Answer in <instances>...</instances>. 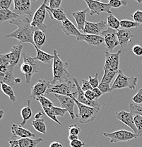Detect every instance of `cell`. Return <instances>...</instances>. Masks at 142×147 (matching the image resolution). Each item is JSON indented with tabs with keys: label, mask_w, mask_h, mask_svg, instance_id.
<instances>
[{
	"label": "cell",
	"mask_w": 142,
	"mask_h": 147,
	"mask_svg": "<svg viewBox=\"0 0 142 147\" xmlns=\"http://www.w3.org/2000/svg\"><path fill=\"white\" fill-rule=\"evenodd\" d=\"M31 21L28 16H26L24 19L11 20L9 21V24L16 26L17 29L4 37L15 38L19 40L20 42H28L35 46L33 42V34L36 29L32 27Z\"/></svg>",
	"instance_id": "cell-1"
},
{
	"label": "cell",
	"mask_w": 142,
	"mask_h": 147,
	"mask_svg": "<svg viewBox=\"0 0 142 147\" xmlns=\"http://www.w3.org/2000/svg\"><path fill=\"white\" fill-rule=\"evenodd\" d=\"M53 53L55 58L52 62L53 78L51 85H54L57 83L68 82V79L70 76V74L68 71V62H64L61 59L57 50L55 49Z\"/></svg>",
	"instance_id": "cell-2"
},
{
	"label": "cell",
	"mask_w": 142,
	"mask_h": 147,
	"mask_svg": "<svg viewBox=\"0 0 142 147\" xmlns=\"http://www.w3.org/2000/svg\"><path fill=\"white\" fill-rule=\"evenodd\" d=\"M22 55L24 62L21 64L20 69L21 73L25 76L26 83L29 84L31 82L33 75L40 71L39 65L37 61L35 60L34 58L30 56L29 52H24Z\"/></svg>",
	"instance_id": "cell-3"
},
{
	"label": "cell",
	"mask_w": 142,
	"mask_h": 147,
	"mask_svg": "<svg viewBox=\"0 0 142 147\" xmlns=\"http://www.w3.org/2000/svg\"><path fill=\"white\" fill-rule=\"evenodd\" d=\"M47 94H53L61 95V96H69V97H74L77 98L78 91L76 89V84H73L72 82L68 81V82L57 83V84L51 85V86L47 90Z\"/></svg>",
	"instance_id": "cell-4"
},
{
	"label": "cell",
	"mask_w": 142,
	"mask_h": 147,
	"mask_svg": "<svg viewBox=\"0 0 142 147\" xmlns=\"http://www.w3.org/2000/svg\"><path fill=\"white\" fill-rule=\"evenodd\" d=\"M74 99L75 100L76 105L78 107V110H79V113L76 115V117L79 118V123L85 124L94 121L100 110L83 105V104L79 102L75 98H74Z\"/></svg>",
	"instance_id": "cell-5"
},
{
	"label": "cell",
	"mask_w": 142,
	"mask_h": 147,
	"mask_svg": "<svg viewBox=\"0 0 142 147\" xmlns=\"http://www.w3.org/2000/svg\"><path fill=\"white\" fill-rule=\"evenodd\" d=\"M138 78L133 76H127L125 74L122 70H119L117 76L113 84L111 86L112 90L122 89V88H128L131 90H134L137 87Z\"/></svg>",
	"instance_id": "cell-6"
},
{
	"label": "cell",
	"mask_w": 142,
	"mask_h": 147,
	"mask_svg": "<svg viewBox=\"0 0 142 147\" xmlns=\"http://www.w3.org/2000/svg\"><path fill=\"white\" fill-rule=\"evenodd\" d=\"M50 1H44L42 5L36 10L34 13L33 20L31 21L32 27L36 30H40L45 32L47 30V26L45 24V20L46 18V4H48Z\"/></svg>",
	"instance_id": "cell-7"
},
{
	"label": "cell",
	"mask_w": 142,
	"mask_h": 147,
	"mask_svg": "<svg viewBox=\"0 0 142 147\" xmlns=\"http://www.w3.org/2000/svg\"><path fill=\"white\" fill-rule=\"evenodd\" d=\"M103 136L105 137L110 138V142L111 144L118 143L121 142H129L138 137L137 134L126 129H120L112 133L104 132Z\"/></svg>",
	"instance_id": "cell-8"
},
{
	"label": "cell",
	"mask_w": 142,
	"mask_h": 147,
	"mask_svg": "<svg viewBox=\"0 0 142 147\" xmlns=\"http://www.w3.org/2000/svg\"><path fill=\"white\" fill-rule=\"evenodd\" d=\"M117 33V30L108 28V29L102 32L101 35H100V36L104 38L106 51L109 52V53H112L114 49L118 45H120Z\"/></svg>",
	"instance_id": "cell-9"
},
{
	"label": "cell",
	"mask_w": 142,
	"mask_h": 147,
	"mask_svg": "<svg viewBox=\"0 0 142 147\" xmlns=\"http://www.w3.org/2000/svg\"><path fill=\"white\" fill-rule=\"evenodd\" d=\"M122 51L119 50L115 53H111L105 51V61L103 70H110L112 71H118L120 68V57Z\"/></svg>",
	"instance_id": "cell-10"
},
{
	"label": "cell",
	"mask_w": 142,
	"mask_h": 147,
	"mask_svg": "<svg viewBox=\"0 0 142 147\" xmlns=\"http://www.w3.org/2000/svg\"><path fill=\"white\" fill-rule=\"evenodd\" d=\"M88 8L90 10V16L94 15H100L101 13H108L109 14H112L111 7L109 4L101 2L99 1H93V0H85Z\"/></svg>",
	"instance_id": "cell-11"
},
{
	"label": "cell",
	"mask_w": 142,
	"mask_h": 147,
	"mask_svg": "<svg viewBox=\"0 0 142 147\" xmlns=\"http://www.w3.org/2000/svg\"><path fill=\"white\" fill-rule=\"evenodd\" d=\"M13 11L19 16L27 15L28 17H33L31 11V1L30 0H14Z\"/></svg>",
	"instance_id": "cell-12"
},
{
	"label": "cell",
	"mask_w": 142,
	"mask_h": 147,
	"mask_svg": "<svg viewBox=\"0 0 142 147\" xmlns=\"http://www.w3.org/2000/svg\"><path fill=\"white\" fill-rule=\"evenodd\" d=\"M50 86H51V82L42 79H39L31 88V93L30 97L36 100L39 96H44Z\"/></svg>",
	"instance_id": "cell-13"
},
{
	"label": "cell",
	"mask_w": 142,
	"mask_h": 147,
	"mask_svg": "<svg viewBox=\"0 0 142 147\" xmlns=\"http://www.w3.org/2000/svg\"><path fill=\"white\" fill-rule=\"evenodd\" d=\"M23 48H24L23 43L22 42H19L17 45H13V47H11L9 53L5 54L11 67L15 68V67L18 65L20 59H21V55H23Z\"/></svg>",
	"instance_id": "cell-14"
},
{
	"label": "cell",
	"mask_w": 142,
	"mask_h": 147,
	"mask_svg": "<svg viewBox=\"0 0 142 147\" xmlns=\"http://www.w3.org/2000/svg\"><path fill=\"white\" fill-rule=\"evenodd\" d=\"M54 96H55L56 98L58 99L61 107L67 110L71 119H75L76 115L74 114V105H76V102L74 98L57 94H55Z\"/></svg>",
	"instance_id": "cell-15"
},
{
	"label": "cell",
	"mask_w": 142,
	"mask_h": 147,
	"mask_svg": "<svg viewBox=\"0 0 142 147\" xmlns=\"http://www.w3.org/2000/svg\"><path fill=\"white\" fill-rule=\"evenodd\" d=\"M108 26L107 23L104 21H100L97 23L90 22V21H86L85 25L83 30V33L85 34L90 35H96V36H100L101 33L106 30V28Z\"/></svg>",
	"instance_id": "cell-16"
},
{
	"label": "cell",
	"mask_w": 142,
	"mask_h": 147,
	"mask_svg": "<svg viewBox=\"0 0 142 147\" xmlns=\"http://www.w3.org/2000/svg\"><path fill=\"white\" fill-rule=\"evenodd\" d=\"M115 117L118 120H120L125 125L132 129L134 133L137 134L138 131H137V127L134 123V115L132 113L125 111V110H122V111L117 112L115 113Z\"/></svg>",
	"instance_id": "cell-17"
},
{
	"label": "cell",
	"mask_w": 142,
	"mask_h": 147,
	"mask_svg": "<svg viewBox=\"0 0 142 147\" xmlns=\"http://www.w3.org/2000/svg\"><path fill=\"white\" fill-rule=\"evenodd\" d=\"M73 81H74V83L76 84V89H77L78 91V97H77V100L79 101L81 103L83 104V105H88V106L93 107V108H97V109H100L101 108V104L99 102L98 100H95L94 101H90L87 100L85 97V93L84 91L81 89V87L79 86V83L78 79L76 78H74L73 79Z\"/></svg>",
	"instance_id": "cell-18"
},
{
	"label": "cell",
	"mask_w": 142,
	"mask_h": 147,
	"mask_svg": "<svg viewBox=\"0 0 142 147\" xmlns=\"http://www.w3.org/2000/svg\"><path fill=\"white\" fill-rule=\"evenodd\" d=\"M76 40L84 41L87 44L92 46H100L103 42H105V39L101 36L96 35H90L81 33L79 37L76 38Z\"/></svg>",
	"instance_id": "cell-19"
},
{
	"label": "cell",
	"mask_w": 142,
	"mask_h": 147,
	"mask_svg": "<svg viewBox=\"0 0 142 147\" xmlns=\"http://www.w3.org/2000/svg\"><path fill=\"white\" fill-rule=\"evenodd\" d=\"M12 134V138L19 137L20 139H25V138H32L33 139L36 137V134H33L30 131L25 129L24 127H21V125H16V124H13L11 127Z\"/></svg>",
	"instance_id": "cell-20"
},
{
	"label": "cell",
	"mask_w": 142,
	"mask_h": 147,
	"mask_svg": "<svg viewBox=\"0 0 142 147\" xmlns=\"http://www.w3.org/2000/svg\"><path fill=\"white\" fill-rule=\"evenodd\" d=\"M61 29L63 31V33L67 36H75L76 38L81 34L79 29L75 26V25L69 19H67L66 21L62 23Z\"/></svg>",
	"instance_id": "cell-21"
},
{
	"label": "cell",
	"mask_w": 142,
	"mask_h": 147,
	"mask_svg": "<svg viewBox=\"0 0 142 147\" xmlns=\"http://www.w3.org/2000/svg\"><path fill=\"white\" fill-rule=\"evenodd\" d=\"M117 38H118L120 46L122 48L127 47L128 43L131 41V39L134 38V35L132 32L126 29H119L117 33Z\"/></svg>",
	"instance_id": "cell-22"
},
{
	"label": "cell",
	"mask_w": 142,
	"mask_h": 147,
	"mask_svg": "<svg viewBox=\"0 0 142 147\" xmlns=\"http://www.w3.org/2000/svg\"><path fill=\"white\" fill-rule=\"evenodd\" d=\"M89 9H84L82 11H78L72 13V16L75 19L76 22V25H77V28L79 30H81L83 31L84 30V27L86 23V13L88 11Z\"/></svg>",
	"instance_id": "cell-23"
},
{
	"label": "cell",
	"mask_w": 142,
	"mask_h": 147,
	"mask_svg": "<svg viewBox=\"0 0 142 147\" xmlns=\"http://www.w3.org/2000/svg\"><path fill=\"white\" fill-rule=\"evenodd\" d=\"M47 4H49V3L46 4V9L47 11L48 12L49 15H50V17L51 19L57 20V21H62V22H63V21L68 19L66 14H65V11H64L63 9L60 8L58 9H53L50 8V7H49Z\"/></svg>",
	"instance_id": "cell-24"
},
{
	"label": "cell",
	"mask_w": 142,
	"mask_h": 147,
	"mask_svg": "<svg viewBox=\"0 0 142 147\" xmlns=\"http://www.w3.org/2000/svg\"><path fill=\"white\" fill-rule=\"evenodd\" d=\"M13 67H10L9 69L4 73H0V80L1 83H4L6 84H8L10 86L13 87L14 84H16L15 80L16 78L13 76Z\"/></svg>",
	"instance_id": "cell-25"
},
{
	"label": "cell",
	"mask_w": 142,
	"mask_h": 147,
	"mask_svg": "<svg viewBox=\"0 0 142 147\" xmlns=\"http://www.w3.org/2000/svg\"><path fill=\"white\" fill-rule=\"evenodd\" d=\"M34 47L36 48V52H37L36 56L35 57H33L36 61H40V62L45 64H50L51 63L52 61L54 60V55L49 54V53H46V52L42 51L41 49L38 48L37 47Z\"/></svg>",
	"instance_id": "cell-26"
},
{
	"label": "cell",
	"mask_w": 142,
	"mask_h": 147,
	"mask_svg": "<svg viewBox=\"0 0 142 147\" xmlns=\"http://www.w3.org/2000/svg\"><path fill=\"white\" fill-rule=\"evenodd\" d=\"M33 42L35 46L40 49L46 42V35L45 32L40 30H36L33 34Z\"/></svg>",
	"instance_id": "cell-27"
},
{
	"label": "cell",
	"mask_w": 142,
	"mask_h": 147,
	"mask_svg": "<svg viewBox=\"0 0 142 147\" xmlns=\"http://www.w3.org/2000/svg\"><path fill=\"white\" fill-rule=\"evenodd\" d=\"M27 102H28V105L23 108L21 110V115L23 119L22 122L20 123V125L21 127H24V125H26L27 122L33 116V110H32L31 108H30V101L28 100Z\"/></svg>",
	"instance_id": "cell-28"
},
{
	"label": "cell",
	"mask_w": 142,
	"mask_h": 147,
	"mask_svg": "<svg viewBox=\"0 0 142 147\" xmlns=\"http://www.w3.org/2000/svg\"><path fill=\"white\" fill-rule=\"evenodd\" d=\"M21 147H37L40 143L43 141L42 138L32 139V138H25V139H17Z\"/></svg>",
	"instance_id": "cell-29"
},
{
	"label": "cell",
	"mask_w": 142,
	"mask_h": 147,
	"mask_svg": "<svg viewBox=\"0 0 142 147\" xmlns=\"http://www.w3.org/2000/svg\"><path fill=\"white\" fill-rule=\"evenodd\" d=\"M20 16L15 13L13 11L10 9H0V21L1 23L6 21H11V20L18 19Z\"/></svg>",
	"instance_id": "cell-30"
},
{
	"label": "cell",
	"mask_w": 142,
	"mask_h": 147,
	"mask_svg": "<svg viewBox=\"0 0 142 147\" xmlns=\"http://www.w3.org/2000/svg\"><path fill=\"white\" fill-rule=\"evenodd\" d=\"M32 126L33 128L38 131V132L41 133V134H47V127L45 125V120L44 119H34L31 122Z\"/></svg>",
	"instance_id": "cell-31"
},
{
	"label": "cell",
	"mask_w": 142,
	"mask_h": 147,
	"mask_svg": "<svg viewBox=\"0 0 142 147\" xmlns=\"http://www.w3.org/2000/svg\"><path fill=\"white\" fill-rule=\"evenodd\" d=\"M1 91H2L4 94L7 95L12 102H16V99L17 98H16V95H15L14 91H13L11 86H10L8 84H4V83H1Z\"/></svg>",
	"instance_id": "cell-32"
},
{
	"label": "cell",
	"mask_w": 142,
	"mask_h": 147,
	"mask_svg": "<svg viewBox=\"0 0 142 147\" xmlns=\"http://www.w3.org/2000/svg\"><path fill=\"white\" fill-rule=\"evenodd\" d=\"M107 25L110 28L114 29V30H119V28L120 27V21L114 16L113 14H109L107 17Z\"/></svg>",
	"instance_id": "cell-33"
},
{
	"label": "cell",
	"mask_w": 142,
	"mask_h": 147,
	"mask_svg": "<svg viewBox=\"0 0 142 147\" xmlns=\"http://www.w3.org/2000/svg\"><path fill=\"white\" fill-rule=\"evenodd\" d=\"M140 24H137L135 21H130V20L123 19L120 21V28L122 29H126L129 30V28H139Z\"/></svg>",
	"instance_id": "cell-34"
},
{
	"label": "cell",
	"mask_w": 142,
	"mask_h": 147,
	"mask_svg": "<svg viewBox=\"0 0 142 147\" xmlns=\"http://www.w3.org/2000/svg\"><path fill=\"white\" fill-rule=\"evenodd\" d=\"M118 71H112L110 70H104V74H103V78H102L101 82L106 83V84H110L112 79H114L116 74H118Z\"/></svg>",
	"instance_id": "cell-35"
},
{
	"label": "cell",
	"mask_w": 142,
	"mask_h": 147,
	"mask_svg": "<svg viewBox=\"0 0 142 147\" xmlns=\"http://www.w3.org/2000/svg\"><path fill=\"white\" fill-rule=\"evenodd\" d=\"M36 100L38 101V102L40 103L42 108H51V107L54 106V104L52 102L51 100L49 98H47V97H45V96H41L38 97L36 99Z\"/></svg>",
	"instance_id": "cell-36"
},
{
	"label": "cell",
	"mask_w": 142,
	"mask_h": 147,
	"mask_svg": "<svg viewBox=\"0 0 142 147\" xmlns=\"http://www.w3.org/2000/svg\"><path fill=\"white\" fill-rule=\"evenodd\" d=\"M134 123H135L137 131H138L137 137H142V117L141 115H134Z\"/></svg>",
	"instance_id": "cell-37"
},
{
	"label": "cell",
	"mask_w": 142,
	"mask_h": 147,
	"mask_svg": "<svg viewBox=\"0 0 142 147\" xmlns=\"http://www.w3.org/2000/svg\"><path fill=\"white\" fill-rule=\"evenodd\" d=\"M42 110H43L44 113L46 115L47 117H50L52 120H53V121H55V122H57L59 125L62 126V123H61V122L58 120V119L57 118V116H56V115L53 113L52 110L51 108H42Z\"/></svg>",
	"instance_id": "cell-38"
},
{
	"label": "cell",
	"mask_w": 142,
	"mask_h": 147,
	"mask_svg": "<svg viewBox=\"0 0 142 147\" xmlns=\"http://www.w3.org/2000/svg\"><path fill=\"white\" fill-rule=\"evenodd\" d=\"M111 8L117 9L123 6L127 5L128 2L126 0H110L108 2Z\"/></svg>",
	"instance_id": "cell-39"
},
{
	"label": "cell",
	"mask_w": 142,
	"mask_h": 147,
	"mask_svg": "<svg viewBox=\"0 0 142 147\" xmlns=\"http://www.w3.org/2000/svg\"><path fill=\"white\" fill-rule=\"evenodd\" d=\"M129 107L130 113H132L134 115H139L142 117V106H140V105H137L135 103H131L129 104Z\"/></svg>",
	"instance_id": "cell-40"
},
{
	"label": "cell",
	"mask_w": 142,
	"mask_h": 147,
	"mask_svg": "<svg viewBox=\"0 0 142 147\" xmlns=\"http://www.w3.org/2000/svg\"><path fill=\"white\" fill-rule=\"evenodd\" d=\"M51 108L57 117V116L58 117H63L67 113V110H65V108H62V107H57L54 105V106L51 107Z\"/></svg>",
	"instance_id": "cell-41"
},
{
	"label": "cell",
	"mask_w": 142,
	"mask_h": 147,
	"mask_svg": "<svg viewBox=\"0 0 142 147\" xmlns=\"http://www.w3.org/2000/svg\"><path fill=\"white\" fill-rule=\"evenodd\" d=\"M98 88L101 91L103 94H105V93H111L112 91V88H111L110 84H106V83L104 82H100V84L98 86Z\"/></svg>",
	"instance_id": "cell-42"
},
{
	"label": "cell",
	"mask_w": 142,
	"mask_h": 147,
	"mask_svg": "<svg viewBox=\"0 0 142 147\" xmlns=\"http://www.w3.org/2000/svg\"><path fill=\"white\" fill-rule=\"evenodd\" d=\"M131 17L133 18L134 21H135L137 24H142V11H136L133 14L131 15Z\"/></svg>",
	"instance_id": "cell-43"
},
{
	"label": "cell",
	"mask_w": 142,
	"mask_h": 147,
	"mask_svg": "<svg viewBox=\"0 0 142 147\" xmlns=\"http://www.w3.org/2000/svg\"><path fill=\"white\" fill-rule=\"evenodd\" d=\"M68 130L69 134H72V135L78 136L79 134V133L81 132V128L77 125H76V124L70 125L68 127Z\"/></svg>",
	"instance_id": "cell-44"
},
{
	"label": "cell",
	"mask_w": 142,
	"mask_h": 147,
	"mask_svg": "<svg viewBox=\"0 0 142 147\" xmlns=\"http://www.w3.org/2000/svg\"><path fill=\"white\" fill-rule=\"evenodd\" d=\"M88 78H89L90 84H91L93 88H98V86L99 84H100V83L98 82V74L96 73L94 77H92L91 75H89V76H88Z\"/></svg>",
	"instance_id": "cell-45"
},
{
	"label": "cell",
	"mask_w": 142,
	"mask_h": 147,
	"mask_svg": "<svg viewBox=\"0 0 142 147\" xmlns=\"http://www.w3.org/2000/svg\"><path fill=\"white\" fill-rule=\"evenodd\" d=\"M62 3V0H50V2H49L48 7L53 9H60V6Z\"/></svg>",
	"instance_id": "cell-46"
},
{
	"label": "cell",
	"mask_w": 142,
	"mask_h": 147,
	"mask_svg": "<svg viewBox=\"0 0 142 147\" xmlns=\"http://www.w3.org/2000/svg\"><path fill=\"white\" fill-rule=\"evenodd\" d=\"M132 100L137 105L142 103V88H140L138 93L132 98Z\"/></svg>",
	"instance_id": "cell-47"
},
{
	"label": "cell",
	"mask_w": 142,
	"mask_h": 147,
	"mask_svg": "<svg viewBox=\"0 0 142 147\" xmlns=\"http://www.w3.org/2000/svg\"><path fill=\"white\" fill-rule=\"evenodd\" d=\"M12 2H13L12 0H0V9H9Z\"/></svg>",
	"instance_id": "cell-48"
},
{
	"label": "cell",
	"mask_w": 142,
	"mask_h": 147,
	"mask_svg": "<svg viewBox=\"0 0 142 147\" xmlns=\"http://www.w3.org/2000/svg\"><path fill=\"white\" fill-rule=\"evenodd\" d=\"M82 86H81V89L83 90V91L85 92L87 91H89V90H93V87L91 86V84H90L89 81H87L85 79H82Z\"/></svg>",
	"instance_id": "cell-49"
},
{
	"label": "cell",
	"mask_w": 142,
	"mask_h": 147,
	"mask_svg": "<svg viewBox=\"0 0 142 147\" xmlns=\"http://www.w3.org/2000/svg\"><path fill=\"white\" fill-rule=\"evenodd\" d=\"M69 145L71 147H83L85 146V143L79 139H78L72 141V142H70Z\"/></svg>",
	"instance_id": "cell-50"
},
{
	"label": "cell",
	"mask_w": 142,
	"mask_h": 147,
	"mask_svg": "<svg viewBox=\"0 0 142 147\" xmlns=\"http://www.w3.org/2000/svg\"><path fill=\"white\" fill-rule=\"evenodd\" d=\"M132 52L136 56H142V47L139 45H136L132 47Z\"/></svg>",
	"instance_id": "cell-51"
},
{
	"label": "cell",
	"mask_w": 142,
	"mask_h": 147,
	"mask_svg": "<svg viewBox=\"0 0 142 147\" xmlns=\"http://www.w3.org/2000/svg\"><path fill=\"white\" fill-rule=\"evenodd\" d=\"M85 93V97L87 100H90V101H94L95 100H96V97L94 96V93L93 92V90H89V91H87L84 92Z\"/></svg>",
	"instance_id": "cell-52"
},
{
	"label": "cell",
	"mask_w": 142,
	"mask_h": 147,
	"mask_svg": "<svg viewBox=\"0 0 142 147\" xmlns=\"http://www.w3.org/2000/svg\"><path fill=\"white\" fill-rule=\"evenodd\" d=\"M93 92H94V96L95 97H96V100H98V99L99 98H100V96H102V95H103V93H102L101 91H100L98 88H94V89H93Z\"/></svg>",
	"instance_id": "cell-53"
},
{
	"label": "cell",
	"mask_w": 142,
	"mask_h": 147,
	"mask_svg": "<svg viewBox=\"0 0 142 147\" xmlns=\"http://www.w3.org/2000/svg\"><path fill=\"white\" fill-rule=\"evenodd\" d=\"M8 144H9V147H21L17 140H9Z\"/></svg>",
	"instance_id": "cell-54"
},
{
	"label": "cell",
	"mask_w": 142,
	"mask_h": 147,
	"mask_svg": "<svg viewBox=\"0 0 142 147\" xmlns=\"http://www.w3.org/2000/svg\"><path fill=\"white\" fill-rule=\"evenodd\" d=\"M50 147H64L63 145L58 142H53L52 143L50 144Z\"/></svg>",
	"instance_id": "cell-55"
},
{
	"label": "cell",
	"mask_w": 142,
	"mask_h": 147,
	"mask_svg": "<svg viewBox=\"0 0 142 147\" xmlns=\"http://www.w3.org/2000/svg\"><path fill=\"white\" fill-rule=\"evenodd\" d=\"M78 136L76 135H72V134H69L68 136V139L70 141V142H72V141L75 140V139H78Z\"/></svg>",
	"instance_id": "cell-56"
},
{
	"label": "cell",
	"mask_w": 142,
	"mask_h": 147,
	"mask_svg": "<svg viewBox=\"0 0 142 147\" xmlns=\"http://www.w3.org/2000/svg\"><path fill=\"white\" fill-rule=\"evenodd\" d=\"M43 113H41V112H39V113H38L37 114L35 115V118H36V119H42L41 117L43 116Z\"/></svg>",
	"instance_id": "cell-57"
},
{
	"label": "cell",
	"mask_w": 142,
	"mask_h": 147,
	"mask_svg": "<svg viewBox=\"0 0 142 147\" xmlns=\"http://www.w3.org/2000/svg\"><path fill=\"white\" fill-rule=\"evenodd\" d=\"M15 82H16V84H21V78H16V80H15Z\"/></svg>",
	"instance_id": "cell-58"
},
{
	"label": "cell",
	"mask_w": 142,
	"mask_h": 147,
	"mask_svg": "<svg viewBox=\"0 0 142 147\" xmlns=\"http://www.w3.org/2000/svg\"><path fill=\"white\" fill-rule=\"evenodd\" d=\"M4 111H3L2 110H0V115H1V116H0V119H1L3 118V117H4Z\"/></svg>",
	"instance_id": "cell-59"
},
{
	"label": "cell",
	"mask_w": 142,
	"mask_h": 147,
	"mask_svg": "<svg viewBox=\"0 0 142 147\" xmlns=\"http://www.w3.org/2000/svg\"><path fill=\"white\" fill-rule=\"evenodd\" d=\"M93 147H99V146H93Z\"/></svg>",
	"instance_id": "cell-60"
},
{
	"label": "cell",
	"mask_w": 142,
	"mask_h": 147,
	"mask_svg": "<svg viewBox=\"0 0 142 147\" xmlns=\"http://www.w3.org/2000/svg\"><path fill=\"white\" fill-rule=\"evenodd\" d=\"M129 147H132V146H129Z\"/></svg>",
	"instance_id": "cell-61"
}]
</instances>
